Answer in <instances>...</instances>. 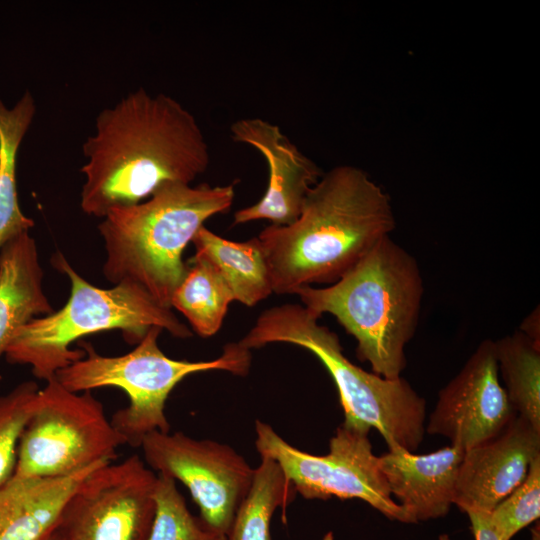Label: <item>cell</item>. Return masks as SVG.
I'll list each match as a JSON object with an SVG mask.
<instances>
[{
	"instance_id": "1",
	"label": "cell",
	"mask_w": 540,
	"mask_h": 540,
	"mask_svg": "<svg viewBox=\"0 0 540 540\" xmlns=\"http://www.w3.org/2000/svg\"><path fill=\"white\" fill-rule=\"evenodd\" d=\"M82 211L103 218L138 204L168 182L191 184L206 172L209 146L194 115L175 98L130 92L96 117L82 145Z\"/></svg>"
},
{
	"instance_id": "2",
	"label": "cell",
	"mask_w": 540,
	"mask_h": 540,
	"mask_svg": "<svg viewBox=\"0 0 540 540\" xmlns=\"http://www.w3.org/2000/svg\"><path fill=\"white\" fill-rule=\"evenodd\" d=\"M395 228L387 194L362 169L339 165L309 190L291 224L269 225L257 236L273 293L332 284Z\"/></svg>"
},
{
	"instance_id": "3",
	"label": "cell",
	"mask_w": 540,
	"mask_h": 540,
	"mask_svg": "<svg viewBox=\"0 0 540 540\" xmlns=\"http://www.w3.org/2000/svg\"><path fill=\"white\" fill-rule=\"evenodd\" d=\"M294 294L318 317L334 316L355 338L357 357L368 362L373 373L401 377L405 348L418 326L424 284L417 260L391 236L336 282L304 286Z\"/></svg>"
},
{
	"instance_id": "4",
	"label": "cell",
	"mask_w": 540,
	"mask_h": 540,
	"mask_svg": "<svg viewBox=\"0 0 540 540\" xmlns=\"http://www.w3.org/2000/svg\"><path fill=\"white\" fill-rule=\"evenodd\" d=\"M234 197L233 183L168 182L138 204L111 209L98 225L106 280L138 284L171 308L172 295L187 271L185 248L209 218L231 208Z\"/></svg>"
},
{
	"instance_id": "5",
	"label": "cell",
	"mask_w": 540,
	"mask_h": 540,
	"mask_svg": "<svg viewBox=\"0 0 540 540\" xmlns=\"http://www.w3.org/2000/svg\"><path fill=\"white\" fill-rule=\"evenodd\" d=\"M302 304L263 311L239 343L257 349L288 343L313 353L332 377L344 412L343 422L375 428L388 449L415 452L426 433V401L402 376L387 379L353 364L338 335L319 323Z\"/></svg>"
},
{
	"instance_id": "6",
	"label": "cell",
	"mask_w": 540,
	"mask_h": 540,
	"mask_svg": "<svg viewBox=\"0 0 540 540\" xmlns=\"http://www.w3.org/2000/svg\"><path fill=\"white\" fill-rule=\"evenodd\" d=\"M51 263L70 280L68 301L60 310L22 326L4 353L11 364L29 365L36 378L46 382L84 357L85 351L73 350L71 344L87 335L118 329L128 343L137 344L157 326L177 338L192 336L171 308L140 285L121 282L99 288L80 276L61 253L54 254Z\"/></svg>"
},
{
	"instance_id": "7",
	"label": "cell",
	"mask_w": 540,
	"mask_h": 540,
	"mask_svg": "<svg viewBox=\"0 0 540 540\" xmlns=\"http://www.w3.org/2000/svg\"><path fill=\"white\" fill-rule=\"evenodd\" d=\"M162 328L151 327L136 347L120 356H103L87 343L84 357L61 369L56 379L73 392L101 387H117L128 398L127 407L111 418L125 443L140 447L143 439L154 431L170 432L165 414L167 398L174 387L188 375L223 370L245 376L252 356L239 342H229L222 354L207 361L176 360L166 356L158 345Z\"/></svg>"
},
{
	"instance_id": "8",
	"label": "cell",
	"mask_w": 540,
	"mask_h": 540,
	"mask_svg": "<svg viewBox=\"0 0 540 540\" xmlns=\"http://www.w3.org/2000/svg\"><path fill=\"white\" fill-rule=\"evenodd\" d=\"M124 444L91 391H70L54 377L37 393L20 437L14 475L69 476L113 462Z\"/></svg>"
},
{
	"instance_id": "9",
	"label": "cell",
	"mask_w": 540,
	"mask_h": 540,
	"mask_svg": "<svg viewBox=\"0 0 540 540\" xmlns=\"http://www.w3.org/2000/svg\"><path fill=\"white\" fill-rule=\"evenodd\" d=\"M371 428L342 422L329 441V452L314 455L286 442L267 423H255L260 456L274 459L297 493L306 499H360L390 520L412 523L392 499L378 456L369 439Z\"/></svg>"
},
{
	"instance_id": "10",
	"label": "cell",
	"mask_w": 540,
	"mask_h": 540,
	"mask_svg": "<svg viewBox=\"0 0 540 540\" xmlns=\"http://www.w3.org/2000/svg\"><path fill=\"white\" fill-rule=\"evenodd\" d=\"M156 478L138 455L97 468L66 503L55 532L61 540H146Z\"/></svg>"
},
{
	"instance_id": "11",
	"label": "cell",
	"mask_w": 540,
	"mask_h": 540,
	"mask_svg": "<svg viewBox=\"0 0 540 540\" xmlns=\"http://www.w3.org/2000/svg\"><path fill=\"white\" fill-rule=\"evenodd\" d=\"M140 447L147 465L182 482L202 521L217 535L226 536L250 488L254 468L231 446L182 432L154 431Z\"/></svg>"
},
{
	"instance_id": "12",
	"label": "cell",
	"mask_w": 540,
	"mask_h": 540,
	"mask_svg": "<svg viewBox=\"0 0 540 540\" xmlns=\"http://www.w3.org/2000/svg\"><path fill=\"white\" fill-rule=\"evenodd\" d=\"M517 415L499 378L494 341L485 339L439 391L425 429L466 451L496 436Z\"/></svg>"
},
{
	"instance_id": "13",
	"label": "cell",
	"mask_w": 540,
	"mask_h": 540,
	"mask_svg": "<svg viewBox=\"0 0 540 540\" xmlns=\"http://www.w3.org/2000/svg\"><path fill=\"white\" fill-rule=\"evenodd\" d=\"M235 142L256 149L268 167V184L261 199L237 210L233 224L268 220L284 226L299 216L309 190L322 176L318 165L306 156L281 130L262 118H243L230 126Z\"/></svg>"
},
{
	"instance_id": "14",
	"label": "cell",
	"mask_w": 540,
	"mask_h": 540,
	"mask_svg": "<svg viewBox=\"0 0 540 540\" xmlns=\"http://www.w3.org/2000/svg\"><path fill=\"white\" fill-rule=\"evenodd\" d=\"M540 455V431L517 417L496 436L465 451L454 504L462 512L490 513L525 479Z\"/></svg>"
},
{
	"instance_id": "15",
	"label": "cell",
	"mask_w": 540,
	"mask_h": 540,
	"mask_svg": "<svg viewBox=\"0 0 540 540\" xmlns=\"http://www.w3.org/2000/svg\"><path fill=\"white\" fill-rule=\"evenodd\" d=\"M464 453L461 447L451 444L427 454L396 448L378 456L391 495L400 501L412 523L449 513Z\"/></svg>"
},
{
	"instance_id": "16",
	"label": "cell",
	"mask_w": 540,
	"mask_h": 540,
	"mask_svg": "<svg viewBox=\"0 0 540 540\" xmlns=\"http://www.w3.org/2000/svg\"><path fill=\"white\" fill-rule=\"evenodd\" d=\"M105 464L64 477L13 475L0 488V540H43L51 535L74 491Z\"/></svg>"
},
{
	"instance_id": "17",
	"label": "cell",
	"mask_w": 540,
	"mask_h": 540,
	"mask_svg": "<svg viewBox=\"0 0 540 540\" xmlns=\"http://www.w3.org/2000/svg\"><path fill=\"white\" fill-rule=\"evenodd\" d=\"M37 244L24 232L0 249V357L15 333L32 319L52 313L43 286Z\"/></svg>"
},
{
	"instance_id": "18",
	"label": "cell",
	"mask_w": 540,
	"mask_h": 540,
	"mask_svg": "<svg viewBox=\"0 0 540 540\" xmlns=\"http://www.w3.org/2000/svg\"><path fill=\"white\" fill-rule=\"evenodd\" d=\"M192 244L195 254L206 259L222 276L234 301L252 307L273 293L269 267L257 236L235 242L202 226Z\"/></svg>"
},
{
	"instance_id": "19",
	"label": "cell",
	"mask_w": 540,
	"mask_h": 540,
	"mask_svg": "<svg viewBox=\"0 0 540 540\" xmlns=\"http://www.w3.org/2000/svg\"><path fill=\"white\" fill-rule=\"evenodd\" d=\"M36 110L35 99L28 90L12 107L0 99V249L14 237L29 232L35 225L19 205L16 167L21 143Z\"/></svg>"
},
{
	"instance_id": "20",
	"label": "cell",
	"mask_w": 540,
	"mask_h": 540,
	"mask_svg": "<svg viewBox=\"0 0 540 540\" xmlns=\"http://www.w3.org/2000/svg\"><path fill=\"white\" fill-rule=\"evenodd\" d=\"M260 458L225 540H271L270 524L274 512L278 507L285 510L297 494L274 459Z\"/></svg>"
},
{
	"instance_id": "21",
	"label": "cell",
	"mask_w": 540,
	"mask_h": 540,
	"mask_svg": "<svg viewBox=\"0 0 540 540\" xmlns=\"http://www.w3.org/2000/svg\"><path fill=\"white\" fill-rule=\"evenodd\" d=\"M233 301V294L219 272L195 254L172 295L171 309L178 310L193 331L206 338L219 331Z\"/></svg>"
},
{
	"instance_id": "22",
	"label": "cell",
	"mask_w": 540,
	"mask_h": 540,
	"mask_svg": "<svg viewBox=\"0 0 540 540\" xmlns=\"http://www.w3.org/2000/svg\"><path fill=\"white\" fill-rule=\"evenodd\" d=\"M498 373L517 414L540 431V345L519 330L494 341Z\"/></svg>"
},
{
	"instance_id": "23",
	"label": "cell",
	"mask_w": 540,
	"mask_h": 540,
	"mask_svg": "<svg viewBox=\"0 0 540 540\" xmlns=\"http://www.w3.org/2000/svg\"><path fill=\"white\" fill-rule=\"evenodd\" d=\"M153 497L155 511L146 540H219L222 537L190 513L173 478L158 474Z\"/></svg>"
},
{
	"instance_id": "24",
	"label": "cell",
	"mask_w": 540,
	"mask_h": 540,
	"mask_svg": "<svg viewBox=\"0 0 540 540\" xmlns=\"http://www.w3.org/2000/svg\"><path fill=\"white\" fill-rule=\"evenodd\" d=\"M39 389L36 382L26 381L0 395V488L14 475L20 437Z\"/></svg>"
},
{
	"instance_id": "25",
	"label": "cell",
	"mask_w": 540,
	"mask_h": 540,
	"mask_svg": "<svg viewBox=\"0 0 540 540\" xmlns=\"http://www.w3.org/2000/svg\"><path fill=\"white\" fill-rule=\"evenodd\" d=\"M502 540H511L540 516V455L529 467L524 481L490 513Z\"/></svg>"
},
{
	"instance_id": "26",
	"label": "cell",
	"mask_w": 540,
	"mask_h": 540,
	"mask_svg": "<svg viewBox=\"0 0 540 540\" xmlns=\"http://www.w3.org/2000/svg\"><path fill=\"white\" fill-rule=\"evenodd\" d=\"M466 514L469 517L475 540H502L491 521L489 513L470 511Z\"/></svg>"
},
{
	"instance_id": "27",
	"label": "cell",
	"mask_w": 540,
	"mask_h": 540,
	"mask_svg": "<svg viewBox=\"0 0 540 540\" xmlns=\"http://www.w3.org/2000/svg\"><path fill=\"white\" fill-rule=\"evenodd\" d=\"M530 340L540 345V310L533 309L521 322L519 329Z\"/></svg>"
},
{
	"instance_id": "28",
	"label": "cell",
	"mask_w": 540,
	"mask_h": 540,
	"mask_svg": "<svg viewBox=\"0 0 540 540\" xmlns=\"http://www.w3.org/2000/svg\"><path fill=\"white\" fill-rule=\"evenodd\" d=\"M531 540H540V526L539 524L531 530Z\"/></svg>"
},
{
	"instance_id": "29",
	"label": "cell",
	"mask_w": 540,
	"mask_h": 540,
	"mask_svg": "<svg viewBox=\"0 0 540 540\" xmlns=\"http://www.w3.org/2000/svg\"><path fill=\"white\" fill-rule=\"evenodd\" d=\"M43 540H61V538L59 537V535L54 531L51 535H49L48 537H46L45 539Z\"/></svg>"
},
{
	"instance_id": "30",
	"label": "cell",
	"mask_w": 540,
	"mask_h": 540,
	"mask_svg": "<svg viewBox=\"0 0 540 540\" xmlns=\"http://www.w3.org/2000/svg\"><path fill=\"white\" fill-rule=\"evenodd\" d=\"M439 540H450L449 536L446 534H442L439 536Z\"/></svg>"
},
{
	"instance_id": "31",
	"label": "cell",
	"mask_w": 540,
	"mask_h": 540,
	"mask_svg": "<svg viewBox=\"0 0 540 540\" xmlns=\"http://www.w3.org/2000/svg\"><path fill=\"white\" fill-rule=\"evenodd\" d=\"M219 540H225V536H222Z\"/></svg>"
}]
</instances>
